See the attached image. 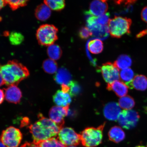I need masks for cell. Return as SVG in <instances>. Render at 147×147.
<instances>
[{
    "label": "cell",
    "mask_w": 147,
    "mask_h": 147,
    "mask_svg": "<svg viewBox=\"0 0 147 147\" xmlns=\"http://www.w3.org/2000/svg\"><path fill=\"white\" fill-rule=\"evenodd\" d=\"M38 121L29 127L33 142L55 138L58 135L61 129L51 119L46 118L41 113L38 115Z\"/></svg>",
    "instance_id": "6da1fadb"
},
{
    "label": "cell",
    "mask_w": 147,
    "mask_h": 147,
    "mask_svg": "<svg viewBox=\"0 0 147 147\" xmlns=\"http://www.w3.org/2000/svg\"><path fill=\"white\" fill-rule=\"evenodd\" d=\"M1 73L5 84L7 86H17L29 76L27 68L17 61H10L6 64L0 65Z\"/></svg>",
    "instance_id": "7a4b0ae2"
},
{
    "label": "cell",
    "mask_w": 147,
    "mask_h": 147,
    "mask_svg": "<svg viewBox=\"0 0 147 147\" xmlns=\"http://www.w3.org/2000/svg\"><path fill=\"white\" fill-rule=\"evenodd\" d=\"M104 123L97 128H86L80 134L81 142L85 147H95L102 142L103 130L105 126Z\"/></svg>",
    "instance_id": "3957f363"
},
{
    "label": "cell",
    "mask_w": 147,
    "mask_h": 147,
    "mask_svg": "<svg viewBox=\"0 0 147 147\" xmlns=\"http://www.w3.org/2000/svg\"><path fill=\"white\" fill-rule=\"evenodd\" d=\"M131 23L130 18L115 16L110 20L108 23L109 32L113 38H120L125 34H129Z\"/></svg>",
    "instance_id": "277c9868"
},
{
    "label": "cell",
    "mask_w": 147,
    "mask_h": 147,
    "mask_svg": "<svg viewBox=\"0 0 147 147\" xmlns=\"http://www.w3.org/2000/svg\"><path fill=\"white\" fill-rule=\"evenodd\" d=\"M58 29L54 25L44 24L41 26L37 30L36 36L38 43L43 46H49L58 39Z\"/></svg>",
    "instance_id": "5b68a950"
},
{
    "label": "cell",
    "mask_w": 147,
    "mask_h": 147,
    "mask_svg": "<svg viewBox=\"0 0 147 147\" xmlns=\"http://www.w3.org/2000/svg\"><path fill=\"white\" fill-rule=\"evenodd\" d=\"M22 138V134L18 129L10 126L3 130L0 140L6 147H18Z\"/></svg>",
    "instance_id": "8992f818"
},
{
    "label": "cell",
    "mask_w": 147,
    "mask_h": 147,
    "mask_svg": "<svg viewBox=\"0 0 147 147\" xmlns=\"http://www.w3.org/2000/svg\"><path fill=\"white\" fill-rule=\"evenodd\" d=\"M87 15L86 24L92 35L104 39L108 35L109 30L107 25L104 26L99 24L97 21V17L92 15L89 11L86 12Z\"/></svg>",
    "instance_id": "52a82bcc"
},
{
    "label": "cell",
    "mask_w": 147,
    "mask_h": 147,
    "mask_svg": "<svg viewBox=\"0 0 147 147\" xmlns=\"http://www.w3.org/2000/svg\"><path fill=\"white\" fill-rule=\"evenodd\" d=\"M140 115L134 110H124L120 114L118 119L119 125L126 129H131L136 126L139 120Z\"/></svg>",
    "instance_id": "ba28073f"
},
{
    "label": "cell",
    "mask_w": 147,
    "mask_h": 147,
    "mask_svg": "<svg viewBox=\"0 0 147 147\" xmlns=\"http://www.w3.org/2000/svg\"><path fill=\"white\" fill-rule=\"evenodd\" d=\"M59 140L65 146H76L81 142L80 134L71 127L62 128L58 134Z\"/></svg>",
    "instance_id": "9c48e42d"
},
{
    "label": "cell",
    "mask_w": 147,
    "mask_h": 147,
    "mask_svg": "<svg viewBox=\"0 0 147 147\" xmlns=\"http://www.w3.org/2000/svg\"><path fill=\"white\" fill-rule=\"evenodd\" d=\"M119 70L114 63L110 62L103 64L101 67L103 78L108 84L119 80L120 78Z\"/></svg>",
    "instance_id": "30bf717a"
},
{
    "label": "cell",
    "mask_w": 147,
    "mask_h": 147,
    "mask_svg": "<svg viewBox=\"0 0 147 147\" xmlns=\"http://www.w3.org/2000/svg\"><path fill=\"white\" fill-rule=\"evenodd\" d=\"M69 105L64 107H53L49 112V117L53 122L59 127L63 128L64 124V117L68 115Z\"/></svg>",
    "instance_id": "8fae6325"
},
{
    "label": "cell",
    "mask_w": 147,
    "mask_h": 147,
    "mask_svg": "<svg viewBox=\"0 0 147 147\" xmlns=\"http://www.w3.org/2000/svg\"><path fill=\"white\" fill-rule=\"evenodd\" d=\"M104 115L107 119L110 121L118 120L121 113V110L119 104L111 102L107 104L104 108Z\"/></svg>",
    "instance_id": "7c38bea8"
},
{
    "label": "cell",
    "mask_w": 147,
    "mask_h": 147,
    "mask_svg": "<svg viewBox=\"0 0 147 147\" xmlns=\"http://www.w3.org/2000/svg\"><path fill=\"white\" fill-rule=\"evenodd\" d=\"M5 95L7 101L15 104L19 103L22 96L21 90L16 85L9 86L5 89Z\"/></svg>",
    "instance_id": "4fadbf2b"
},
{
    "label": "cell",
    "mask_w": 147,
    "mask_h": 147,
    "mask_svg": "<svg viewBox=\"0 0 147 147\" xmlns=\"http://www.w3.org/2000/svg\"><path fill=\"white\" fill-rule=\"evenodd\" d=\"M55 81L61 85L69 86L72 80V76L68 70L65 68H60L57 71L54 77Z\"/></svg>",
    "instance_id": "5bb4252c"
},
{
    "label": "cell",
    "mask_w": 147,
    "mask_h": 147,
    "mask_svg": "<svg viewBox=\"0 0 147 147\" xmlns=\"http://www.w3.org/2000/svg\"><path fill=\"white\" fill-rule=\"evenodd\" d=\"M107 89L113 91L117 96L121 97L126 96L128 92V86L125 83L119 80L108 84Z\"/></svg>",
    "instance_id": "9a60e30c"
},
{
    "label": "cell",
    "mask_w": 147,
    "mask_h": 147,
    "mask_svg": "<svg viewBox=\"0 0 147 147\" xmlns=\"http://www.w3.org/2000/svg\"><path fill=\"white\" fill-rule=\"evenodd\" d=\"M108 8L107 3L105 2L95 0L90 5L89 12L92 15L99 16L106 13Z\"/></svg>",
    "instance_id": "2e32d148"
},
{
    "label": "cell",
    "mask_w": 147,
    "mask_h": 147,
    "mask_svg": "<svg viewBox=\"0 0 147 147\" xmlns=\"http://www.w3.org/2000/svg\"><path fill=\"white\" fill-rule=\"evenodd\" d=\"M53 101L58 106L64 107L69 105L71 102V98L69 93L65 92L59 90L53 97Z\"/></svg>",
    "instance_id": "e0dca14e"
},
{
    "label": "cell",
    "mask_w": 147,
    "mask_h": 147,
    "mask_svg": "<svg viewBox=\"0 0 147 147\" xmlns=\"http://www.w3.org/2000/svg\"><path fill=\"white\" fill-rule=\"evenodd\" d=\"M127 86L130 89L144 91L147 89V78L144 75H137Z\"/></svg>",
    "instance_id": "ac0fdd59"
},
{
    "label": "cell",
    "mask_w": 147,
    "mask_h": 147,
    "mask_svg": "<svg viewBox=\"0 0 147 147\" xmlns=\"http://www.w3.org/2000/svg\"><path fill=\"white\" fill-rule=\"evenodd\" d=\"M108 135L110 141L117 143L121 142L125 138V132L118 126H114L110 129Z\"/></svg>",
    "instance_id": "d6986e66"
},
{
    "label": "cell",
    "mask_w": 147,
    "mask_h": 147,
    "mask_svg": "<svg viewBox=\"0 0 147 147\" xmlns=\"http://www.w3.org/2000/svg\"><path fill=\"white\" fill-rule=\"evenodd\" d=\"M51 10L45 3L40 5L37 7L35 16L37 19L42 21H47L50 18Z\"/></svg>",
    "instance_id": "ffe728a7"
},
{
    "label": "cell",
    "mask_w": 147,
    "mask_h": 147,
    "mask_svg": "<svg viewBox=\"0 0 147 147\" xmlns=\"http://www.w3.org/2000/svg\"><path fill=\"white\" fill-rule=\"evenodd\" d=\"M87 45L88 50L92 54H100L103 50V43L100 39L91 40L88 42Z\"/></svg>",
    "instance_id": "44dd1931"
},
{
    "label": "cell",
    "mask_w": 147,
    "mask_h": 147,
    "mask_svg": "<svg viewBox=\"0 0 147 147\" xmlns=\"http://www.w3.org/2000/svg\"><path fill=\"white\" fill-rule=\"evenodd\" d=\"M132 60L129 56L126 55H120L114 63L117 68L124 69L128 68L131 66Z\"/></svg>",
    "instance_id": "7402d4cb"
},
{
    "label": "cell",
    "mask_w": 147,
    "mask_h": 147,
    "mask_svg": "<svg viewBox=\"0 0 147 147\" xmlns=\"http://www.w3.org/2000/svg\"><path fill=\"white\" fill-rule=\"evenodd\" d=\"M47 51L50 59L55 61L59 59L62 56L61 49L59 46L54 44L49 46Z\"/></svg>",
    "instance_id": "603a6c76"
},
{
    "label": "cell",
    "mask_w": 147,
    "mask_h": 147,
    "mask_svg": "<svg viewBox=\"0 0 147 147\" xmlns=\"http://www.w3.org/2000/svg\"><path fill=\"white\" fill-rule=\"evenodd\" d=\"M40 147H66L65 146L55 138L34 143Z\"/></svg>",
    "instance_id": "cb8c5ba5"
},
{
    "label": "cell",
    "mask_w": 147,
    "mask_h": 147,
    "mask_svg": "<svg viewBox=\"0 0 147 147\" xmlns=\"http://www.w3.org/2000/svg\"><path fill=\"white\" fill-rule=\"evenodd\" d=\"M134 99L129 95L121 97L119 99V104L121 108L125 110H131L135 105Z\"/></svg>",
    "instance_id": "d4e9b609"
},
{
    "label": "cell",
    "mask_w": 147,
    "mask_h": 147,
    "mask_svg": "<svg viewBox=\"0 0 147 147\" xmlns=\"http://www.w3.org/2000/svg\"><path fill=\"white\" fill-rule=\"evenodd\" d=\"M44 2L51 10L61 11L65 8V0H44Z\"/></svg>",
    "instance_id": "484cf974"
},
{
    "label": "cell",
    "mask_w": 147,
    "mask_h": 147,
    "mask_svg": "<svg viewBox=\"0 0 147 147\" xmlns=\"http://www.w3.org/2000/svg\"><path fill=\"white\" fill-rule=\"evenodd\" d=\"M42 67L44 71L49 74H53L57 71V64L55 60L51 59L44 61Z\"/></svg>",
    "instance_id": "4316f807"
},
{
    "label": "cell",
    "mask_w": 147,
    "mask_h": 147,
    "mask_svg": "<svg viewBox=\"0 0 147 147\" xmlns=\"http://www.w3.org/2000/svg\"><path fill=\"white\" fill-rule=\"evenodd\" d=\"M134 72L131 69L128 68L122 70L119 74V77L123 82L128 86L134 78Z\"/></svg>",
    "instance_id": "83f0119b"
},
{
    "label": "cell",
    "mask_w": 147,
    "mask_h": 147,
    "mask_svg": "<svg viewBox=\"0 0 147 147\" xmlns=\"http://www.w3.org/2000/svg\"><path fill=\"white\" fill-rule=\"evenodd\" d=\"M9 41L12 45L17 46L21 45L24 41V38L21 33L12 32L8 35Z\"/></svg>",
    "instance_id": "f1b7e54d"
},
{
    "label": "cell",
    "mask_w": 147,
    "mask_h": 147,
    "mask_svg": "<svg viewBox=\"0 0 147 147\" xmlns=\"http://www.w3.org/2000/svg\"><path fill=\"white\" fill-rule=\"evenodd\" d=\"M6 4H8L13 10L26 5L29 0H5Z\"/></svg>",
    "instance_id": "f546056e"
},
{
    "label": "cell",
    "mask_w": 147,
    "mask_h": 147,
    "mask_svg": "<svg viewBox=\"0 0 147 147\" xmlns=\"http://www.w3.org/2000/svg\"><path fill=\"white\" fill-rule=\"evenodd\" d=\"M69 86V93L71 96H76L81 93L82 88L78 82L72 81L70 84Z\"/></svg>",
    "instance_id": "4dcf8cb0"
},
{
    "label": "cell",
    "mask_w": 147,
    "mask_h": 147,
    "mask_svg": "<svg viewBox=\"0 0 147 147\" xmlns=\"http://www.w3.org/2000/svg\"><path fill=\"white\" fill-rule=\"evenodd\" d=\"M92 35L91 31L87 27H82L78 32V36L82 40H86Z\"/></svg>",
    "instance_id": "1f68e13d"
},
{
    "label": "cell",
    "mask_w": 147,
    "mask_h": 147,
    "mask_svg": "<svg viewBox=\"0 0 147 147\" xmlns=\"http://www.w3.org/2000/svg\"><path fill=\"white\" fill-rule=\"evenodd\" d=\"M110 14L109 13H106L99 16L97 17V21L100 24L107 26L109 23L110 19Z\"/></svg>",
    "instance_id": "d6a6232c"
},
{
    "label": "cell",
    "mask_w": 147,
    "mask_h": 147,
    "mask_svg": "<svg viewBox=\"0 0 147 147\" xmlns=\"http://www.w3.org/2000/svg\"><path fill=\"white\" fill-rule=\"evenodd\" d=\"M137 0H115L116 4L118 5H129L133 4Z\"/></svg>",
    "instance_id": "836d02e7"
},
{
    "label": "cell",
    "mask_w": 147,
    "mask_h": 147,
    "mask_svg": "<svg viewBox=\"0 0 147 147\" xmlns=\"http://www.w3.org/2000/svg\"><path fill=\"white\" fill-rule=\"evenodd\" d=\"M141 16L143 21L147 23V6L143 9Z\"/></svg>",
    "instance_id": "e575fe53"
},
{
    "label": "cell",
    "mask_w": 147,
    "mask_h": 147,
    "mask_svg": "<svg viewBox=\"0 0 147 147\" xmlns=\"http://www.w3.org/2000/svg\"><path fill=\"white\" fill-rule=\"evenodd\" d=\"M20 147H40L37 145L34 142L31 143L29 142H26L24 143Z\"/></svg>",
    "instance_id": "d590c367"
},
{
    "label": "cell",
    "mask_w": 147,
    "mask_h": 147,
    "mask_svg": "<svg viewBox=\"0 0 147 147\" xmlns=\"http://www.w3.org/2000/svg\"><path fill=\"white\" fill-rule=\"evenodd\" d=\"M146 35H147V28L145 30H143L139 33L137 35V38H140Z\"/></svg>",
    "instance_id": "8d00e7d4"
},
{
    "label": "cell",
    "mask_w": 147,
    "mask_h": 147,
    "mask_svg": "<svg viewBox=\"0 0 147 147\" xmlns=\"http://www.w3.org/2000/svg\"><path fill=\"white\" fill-rule=\"evenodd\" d=\"M5 97L4 92L2 90L0 89V105L1 104L4 100Z\"/></svg>",
    "instance_id": "74e56055"
},
{
    "label": "cell",
    "mask_w": 147,
    "mask_h": 147,
    "mask_svg": "<svg viewBox=\"0 0 147 147\" xmlns=\"http://www.w3.org/2000/svg\"><path fill=\"white\" fill-rule=\"evenodd\" d=\"M6 4L5 0H0V10L5 6Z\"/></svg>",
    "instance_id": "f35d334b"
},
{
    "label": "cell",
    "mask_w": 147,
    "mask_h": 147,
    "mask_svg": "<svg viewBox=\"0 0 147 147\" xmlns=\"http://www.w3.org/2000/svg\"><path fill=\"white\" fill-rule=\"evenodd\" d=\"M5 84V82L3 81L1 73H0V87Z\"/></svg>",
    "instance_id": "ab89813d"
},
{
    "label": "cell",
    "mask_w": 147,
    "mask_h": 147,
    "mask_svg": "<svg viewBox=\"0 0 147 147\" xmlns=\"http://www.w3.org/2000/svg\"><path fill=\"white\" fill-rule=\"evenodd\" d=\"M0 147H6L1 142H0Z\"/></svg>",
    "instance_id": "60d3db41"
},
{
    "label": "cell",
    "mask_w": 147,
    "mask_h": 147,
    "mask_svg": "<svg viewBox=\"0 0 147 147\" xmlns=\"http://www.w3.org/2000/svg\"><path fill=\"white\" fill-rule=\"evenodd\" d=\"M135 147H146L144 146H136Z\"/></svg>",
    "instance_id": "b9f144b4"
},
{
    "label": "cell",
    "mask_w": 147,
    "mask_h": 147,
    "mask_svg": "<svg viewBox=\"0 0 147 147\" xmlns=\"http://www.w3.org/2000/svg\"><path fill=\"white\" fill-rule=\"evenodd\" d=\"M99 1H100L103 2H106V1H107V0H99Z\"/></svg>",
    "instance_id": "7bdbcfd3"
},
{
    "label": "cell",
    "mask_w": 147,
    "mask_h": 147,
    "mask_svg": "<svg viewBox=\"0 0 147 147\" xmlns=\"http://www.w3.org/2000/svg\"><path fill=\"white\" fill-rule=\"evenodd\" d=\"M67 147H77L76 146H68Z\"/></svg>",
    "instance_id": "ee69618b"
},
{
    "label": "cell",
    "mask_w": 147,
    "mask_h": 147,
    "mask_svg": "<svg viewBox=\"0 0 147 147\" xmlns=\"http://www.w3.org/2000/svg\"><path fill=\"white\" fill-rule=\"evenodd\" d=\"M146 110H147V107L146 108Z\"/></svg>",
    "instance_id": "f6af8a7d"
},
{
    "label": "cell",
    "mask_w": 147,
    "mask_h": 147,
    "mask_svg": "<svg viewBox=\"0 0 147 147\" xmlns=\"http://www.w3.org/2000/svg\"></svg>",
    "instance_id": "bcb514c9"
}]
</instances>
